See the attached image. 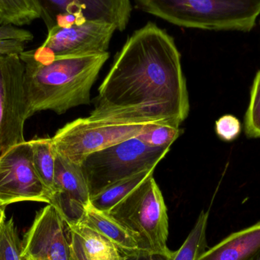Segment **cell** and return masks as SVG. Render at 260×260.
I'll list each match as a JSON object with an SVG mask.
<instances>
[{"label": "cell", "instance_id": "cell-1", "mask_svg": "<svg viewBox=\"0 0 260 260\" xmlns=\"http://www.w3.org/2000/svg\"><path fill=\"white\" fill-rule=\"evenodd\" d=\"M189 99L174 38L153 22L135 30L99 87L88 118L114 123L180 126Z\"/></svg>", "mask_w": 260, "mask_h": 260}, {"label": "cell", "instance_id": "cell-2", "mask_svg": "<svg viewBox=\"0 0 260 260\" xmlns=\"http://www.w3.org/2000/svg\"><path fill=\"white\" fill-rule=\"evenodd\" d=\"M108 52L90 56L56 58L47 62L35 61L24 51V84L29 117L35 113L52 111L57 114L91 103V89Z\"/></svg>", "mask_w": 260, "mask_h": 260}, {"label": "cell", "instance_id": "cell-3", "mask_svg": "<svg viewBox=\"0 0 260 260\" xmlns=\"http://www.w3.org/2000/svg\"><path fill=\"white\" fill-rule=\"evenodd\" d=\"M136 7L180 27L249 32L260 15V0H133Z\"/></svg>", "mask_w": 260, "mask_h": 260}, {"label": "cell", "instance_id": "cell-4", "mask_svg": "<svg viewBox=\"0 0 260 260\" xmlns=\"http://www.w3.org/2000/svg\"><path fill=\"white\" fill-rule=\"evenodd\" d=\"M108 213L139 238L145 251L171 255L168 209L154 174L135 188Z\"/></svg>", "mask_w": 260, "mask_h": 260}, {"label": "cell", "instance_id": "cell-5", "mask_svg": "<svg viewBox=\"0 0 260 260\" xmlns=\"http://www.w3.org/2000/svg\"><path fill=\"white\" fill-rule=\"evenodd\" d=\"M171 147L149 146L134 137L87 156L80 166L90 198L114 183L156 168Z\"/></svg>", "mask_w": 260, "mask_h": 260}, {"label": "cell", "instance_id": "cell-6", "mask_svg": "<svg viewBox=\"0 0 260 260\" xmlns=\"http://www.w3.org/2000/svg\"><path fill=\"white\" fill-rule=\"evenodd\" d=\"M149 124L79 118L58 130L52 142L56 154L80 165L89 154L136 137Z\"/></svg>", "mask_w": 260, "mask_h": 260}, {"label": "cell", "instance_id": "cell-7", "mask_svg": "<svg viewBox=\"0 0 260 260\" xmlns=\"http://www.w3.org/2000/svg\"><path fill=\"white\" fill-rule=\"evenodd\" d=\"M116 30L114 24L101 20H88L68 27L53 25L44 44L28 53L39 62L106 53Z\"/></svg>", "mask_w": 260, "mask_h": 260}, {"label": "cell", "instance_id": "cell-8", "mask_svg": "<svg viewBox=\"0 0 260 260\" xmlns=\"http://www.w3.org/2000/svg\"><path fill=\"white\" fill-rule=\"evenodd\" d=\"M28 118L24 63L18 55H0V153L25 141Z\"/></svg>", "mask_w": 260, "mask_h": 260}, {"label": "cell", "instance_id": "cell-9", "mask_svg": "<svg viewBox=\"0 0 260 260\" xmlns=\"http://www.w3.org/2000/svg\"><path fill=\"white\" fill-rule=\"evenodd\" d=\"M26 201H50V192L34 168L30 141L0 153V208Z\"/></svg>", "mask_w": 260, "mask_h": 260}, {"label": "cell", "instance_id": "cell-10", "mask_svg": "<svg viewBox=\"0 0 260 260\" xmlns=\"http://www.w3.org/2000/svg\"><path fill=\"white\" fill-rule=\"evenodd\" d=\"M21 259L70 260V229L51 205L37 213L24 235Z\"/></svg>", "mask_w": 260, "mask_h": 260}, {"label": "cell", "instance_id": "cell-11", "mask_svg": "<svg viewBox=\"0 0 260 260\" xmlns=\"http://www.w3.org/2000/svg\"><path fill=\"white\" fill-rule=\"evenodd\" d=\"M89 202V190L80 165L56 154L54 183L49 204L70 227L80 222Z\"/></svg>", "mask_w": 260, "mask_h": 260}, {"label": "cell", "instance_id": "cell-12", "mask_svg": "<svg viewBox=\"0 0 260 260\" xmlns=\"http://www.w3.org/2000/svg\"><path fill=\"white\" fill-rule=\"evenodd\" d=\"M57 15H70L80 23L101 20L112 23L117 30L126 29L131 16L130 0H47Z\"/></svg>", "mask_w": 260, "mask_h": 260}, {"label": "cell", "instance_id": "cell-13", "mask_svg": "<svg viewBox=\"0 0 260 260\" xmlns=\"http://www.w3.org/2000/svg\"><path fill=\"white\" fill-rule=\"evenodd\" d=\"M102 234L118 249L123 257L142 250L139 238L106 212L88 204L80 222Z\"/></svg>", "mask_w": 260, "mask_h": 260}, {"label": "cell", "instance_id": "cell-14", "mask_svg": "<svg viewBox=\"0 0 260 260\" xmlns=\"http://www.w3.org/2000/svg\"><path fill=\"white\" fill-rule=\"evenodd\" d=\"M260 250V221L235 232L197 260H248Z\"/></svg>", "mask_w": 260, "mask_h": 260}, {"label": "cell", "instance_id": "cell-15", "mask_svg": "<svg viewBox=\"0 0 260 260\" xmlns=\"http://www.w3.org/2000/svg\"><path fill=\"white\" fill-rule=\"evenodd\" d=\"M69 229L80 237L90 260H123V256L117 247L102 234L82 223L70 226Z\"/></svg>", "mask_w": 260, "mask_h": 260}, {"label": "cell", "instance_id": "cell-16", "mask_svg": "<svg viewBox=\"0 0 260 260\" xmlns=\"http://www.w3.org/2000/svg\"><path fill=\"white\" fill-rule=\"evenodd\" d=\"M41 0H0V24H30L44 15Z\"/></svg>", "mask_w": 260, "mask_h": 260}, {"label": "cell", "instance_id": "cell-17", "mask_svg": "<svg viewBox=\"0 0 260 260\" xmlns=\"http://www.w3.org/2000/svg\"><path fill=\"white\" fill-rule=\"evenodd\" d=\"M154 170H146L129 178L114 183L112 186L105 189L100 193L90 198V204L98 210L108 212L117 203H120L135 188L137 187L148 177L154 174Z\"/></svg>", "mask_w": 260, "mask_h": 260}, {"label": "cell", "instance_id": "cell-18", "mask_svg": "<svg viewBox=\"0 0 260 260\" xmlns=\"http://www.w3.org/2000/svg\"><path fill=\"white\" fill-rule=\"evenodd\" d=\"M30 144L34 168L50 192V197L54 183L56 157L52 138L33 139L30 140Z\"/></svg>", "mask_w": 260, "mask_h": 260}, {"label": "cell", "instance_id": "cell-19", "mask_svg": "<svg viewBox=\"0 0 260 260\" xmlns=\"http://www.w3.org/2000/svg\"><path fill=\"white\" fill-rule=\"evenodd\" d=\"M209 216V211H202L193 229L181 247L177 251L174 252L171 260H197L206 251V230Z\"/></svg>", "mask_w": 260, "mask_h": 260}, {"label": "cell", "instance_id": "cell-20", "mask_svg": "<svg viewBox=\"0 0 260 260\" xmlns=\"http://www.w3.org/2000/svg\"><path fill=\"white\" fill-rule=\"evenodd\" d=\"M183 132L180 126L175 125L151 123L136 137L149 146L162 148L171 146Z\"/></svg>", "mask_w": 260, "mask_h": 260}, {"label": "cell", "instance_id": "cell-21", "mask_svg": "<svg viewBox=\"0 0 260 260\" xmlns=\"http://www.w3.org/2000/svg\"><path fill=\"white\" fill-rule=\"evenodd\" d=\"M34 39L29 30L14 25H0V55H20L27 43Z\"/></svg>", "mask_w": 260, "mask_h": 260}, {"label": "cell", "instance_id": "cell-22", "mask_svg": "<svg viewBox=\"0 0 260 260\" xmlns=\"http://www.w3.org/2000/svg\"><path fill=\"white\" fill-rule=\"evenodd\" d=\"M22 241L13 219L5 220L0 225V260H21Z\"/></svg>", "mask_w": 260, "mask_h": 260}, {"label": "cell", "instance_id": "cell-23", "mask_svg": "<svg viewBox=\"0 0 260 260\" xmlns=\"http://www.w3.org/2000/svg\"><path fill=\"white\" fill-rule=\"evenodd\" d=\"M245 133L250 138H260V71L256 73L250 91L245 115Z\"/></svg>", "mask_w": 260, "mask_h": 260}, {"label": "cell", "instance_id": "cell-24", "mask_svg": "<svg viewBox=\"0 0 260 260\" xmlns=\"http://www.w3.org/2000/svg\"><path fill=\"white\" fill-rule=\"evenodd\" d=\"M242 126L235 116L226 114L215 122V133L225 142L235 140L241 134Z\"/></svg>", "mask_w": 260, "mask_h": 260}, {"label": "cell", "instance_id": "cell-25", "mask_svg": "<svg viewBox=\"0 0 260 260\" xmlns=\"http://www.w3.org/2000/svg\"><path fill=\"white\" fill-rule=\"evenodd\" d=\"M70 260H90L87 256L80 237L70 229Z\"/></svg>", "mask_w": 260, "mask_h": 260}, {"label": "cell", "instance_id": "cell-26", "mask_svg": "<svg viewBox=\"0 0 260 260\" xmlns=\"http://www.w3.org/2000/svg\"><path fill=\"white\" fill-rule=\"evenodd\" d=\"M173 253L171 255L160 254V253L140 250L129 256H125L123 260H171Z\"/></svg>", "mask_w": 260, "mask_h": 260}, {"label": "cell", "instance_id": "cell-27", "mask_svg": "<svg viewBox=\"0 0 260 260\" xmlns=\"http://www.w3.org/2000/svg\"><path fill=\"white\" fill-rule=\"evenodd\" d=\"M6 220V214H5V209L0 208V225L2 223Z\"/></svg>", "mask_w": 260, "mask_h": 260}, {"label": "cell", "instance_id": "cell-28", "mask_svg": "<svg viewBox=\"0 0 260 260\" xmlns=\"http://www.w3.org/2000/svg\"><path fill=\"white\" fill-rule=\"evenodd\" d=\"M248 260H260V250Z\"/></svg>", "mask_w": 260, "mask_h": 260}, {"label": "cell", "instance_id": "cell-29", "mask_svg": "<svg viewBox=\"0 0 260 260\" xmlns=\"http://www.w3.org/2000/svg\"><path fill=\"white\" fill-rule=\"evenodd\" d=\"M21 260H24V259H21Z\"/></svg>", "mask_w": 260, "mask_h": 260}, {"label": "cell", "instance_id": "cell-30", "mask_svg": "<svg viewBox=\"0 0 260 260\" xmlns=\"http://www.w3.org/2000/svg\"><path fill=\"white\" fill-rule=\"evenodd\" d=\"M259 71H260V70H259Z\"/></svg>", "mask_w": 260, "mask_h": 260}]
</instances>
